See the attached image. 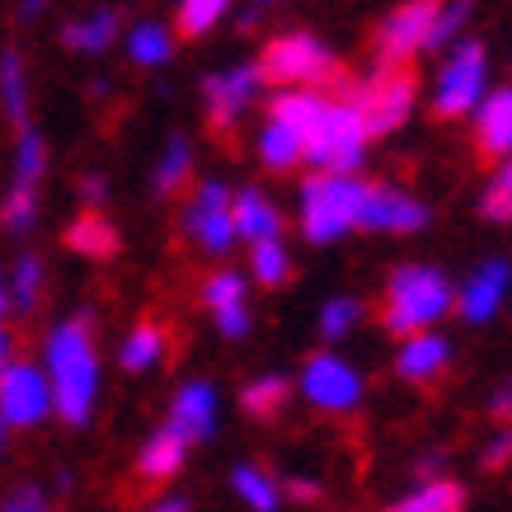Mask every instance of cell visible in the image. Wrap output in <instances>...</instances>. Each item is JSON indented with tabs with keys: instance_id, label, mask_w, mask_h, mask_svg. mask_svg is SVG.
Wrapping results in <instances>:
<instances>
[{
	"instance_id": "4dcf8cb0",
	"label": "cell",
	"mask_w": 512,
	"mask_h": 512,
	"mask_svg": "<svg viewBox=\"0 0 512 512\" xmlns=\"http://www.w3.org/2000/svg\"><path fill=\"white\" fill-rule=\"evenodd\" d=\"M127 57L132 66H165L174 57V33L160 19H141L127 29Z\"/></svg>"
},
{
	"instance_id": "ffe728a7",
	"label": "cell",
	"mask_w": 512,
	"mask_h": 512,
	"mask_svg": "<svg viewBox=\"0 0 512 512\" xmlns=\"http://www.w3.org/2000/svg\"><path fill=\"white\" fill-rule=\"evenodd\" d=\"M184 456H188V442L174 433L170 423H160L156 433H151L137 447V461H132V470H137L141 484H165V480H174V475H179Z\"/></svg>"
},
{
	"instance_id": "d6986e66",
	"label": "cell",
	"mask_w": 512,
	"mask_h": 512,
	"mask_svg": "<svg viewBox=\"0 0 512 512\" xmlns=\"http://www.w3.org/2000/svg\"><path fill=\"white\" fill-rule=\"evenodd\" d=\"M451 362V343L442 339V334H409V339L400 343V353H395V372L409 381V386H428V381H437V376L447 372Z\"/></svg>"
},
{
	"instance_id": "60d3db41",
	"label": "cell",
	"mask_w": 512,
	"mask_h": 512,
	"mask_svg": "<svg viewBox=\"0 0 512 512\" xmlns=\"http://www.w3.org/2000/svg\"><path fill=\"white\" fill-rule=\"evenodd\" d=\"M409 475H419V484L442 480V475H447V451H423L419 461H414V470H409Z\"/></svg>"
},
{
	"instance_id": "ee69618b",
	"label": "cell",
	"mask_w": 512,
	"mask_h": 512,
	"mask_svg": "<svg viewBox=\"0 0 512 512\" xmlns=\"http://www.w3.org/2000/svg\"><path fill=\"white\" fill-rule=\"evenodd\" d=\"M146 512H193V508H188V498H160L156 508H146Z\"/></svg>"
},
{
	"instance_id": "b9f144b4",
	"label": "cell",
	"mask_w": 512,
	"mask_h": 512,
	"mask_svg": "<svg viewBox=\"0 0 512 512\" xmlns=\"http://www.w3.org/2000/svg\"><path fill=\"white\" fill-rule=\"evenodd\" d=\"M282 494L296 498V503H320L325 489H320L315 480H306V475H287V480H282Z\"/></svg>"
},
{
	"instance_id": "d4e9b609",
	"label": "cell",
	"mask_w": 512,
	"mask_h": 512,
	"mask_svg": "<svg viewBox=\"0 0 512 512\" xmlns=\"http://www.w3.org/2000/svg\"><path fill=\"white\" fill-rule=\"evenodd\" d=\"M66 249H76L80 259H113L118 254V231L104 212H80L71 226L62 231Z\"/></svg>"
},
{
	"instance_id": "1f68e13d",
	"label": "cell",
	"mask_w": 512,
	"mask_h": 512,
	"mask_svg": "<svg viewBox=\"0 0 512 512\" xmlns=\"http://www.w3.org/2000/svg\"><path fill=\"white\" fill-rule=\"evenodd\" d=\"M259 160H264L273 174L292 170L296 160H306V141L296 137L292 127H282V123H273V118H268V123L259 127Z\"/></svg>"
},
{
	"instance_id": "603a6c76",
	"label": "cell",
	"mask_w": 512,
	"mask_h": 512,
	"mask_svg": "<svg viewBox=\"0 0 512 512\" xmlns=\"http://www.w3.org/2000/svg\"><path fill=\"white\" fill-rule=\"evenodd\" d=\"M287 404H292V381H287L282 372H259L254 381L240 386V409L259 423H273Z\"/></svg>"
},
{
	"instance_id": "5bb4252c",
	"label": "cell",
	"mask_w": 512,
	"mask_h": 512,
	"mask_svg": "<svg viewBox=\"0 0 512 512\" xmlns=\"http://www.w3.org/2000/svg\"><path fill=\"white\" fill-rule=\"evenodd\" d=\"M433 221V212L423 207L419 198H409L390 184H367V198H362V221L357 231H381V235H414Z\"/></svg>"
},
{
	"instance_id": "d6a6232c",
	"label": "cell",
	"mask_w": 512,
	"mask_h": 512,
	"mask_svg": "<svg viewBox=\"0 0 512 512\" xmlns=\"http://www.w3.org/2000/svg\"><path fill=\"white\" fill-rule=\"evenodd\" d=\"M249 273H254V282L259 287H287V278H292V254H287V245L282 240H259V245H249Z\"/></svg>"
},
{
	"instance_id": "2e32d148",
	"label": "cell",
	"mask_w": 512,
	"mask_h": 512,
	"mask_svg": "<svg viewBox=\"0 0 512 512\" xmlns=\"http://www.w3.org/2000/svg\"><path fill=\"white\" fill-rule=\"evenodd\" d=\"M508 287H512L508 259H484V264L456 287V315H461L466 325H489L498 315V306H503Z\"/></svg>"
},
{
	"instance_id": "8fae6325",
	"label": "cell",
	"mask_w": 512,
	"mask_h": 512,
	"mask_svg": "<svg viewBox=\"0 0 512 512\" xmlns=\"http://www.w3.org/2000/svg\"><path fill=\"white\" fill-rule=\"evenodd\" d=\"M264 90V71L259 62H240L231 71H212V76H202V109H207V127L226 137L235 132V123L245 118V109L259 99Z\"/></svg>"
},
{
	"instance_id": "e0dca14e",
	"label": "cell",
	"mask_w": 512,
	"mask_h": 512,
	"mask_svg": "<svg viewBox=\"0 0 512 512\" xmlns=\"http://www.w3.org/2000/svg\"><path fill=\"white\" fill-rule=\"evenodd\" d=\"M184 442H212L217 437V390L207 381H184L174 390L170 419H165Z\"/></svg>"
},
{
	"instance_id": "d590c367",
	"label": "cell",
	"mask_w": 512,
	"mask_h": 512,
	"mask_svg": "<svg viewBox=\"0 0 512 512\" xmlns=\"http://www.w3.org/2000/svg\"><path fill=\"white\" fill-rule=\"evenodd\" d=\"M470 15H475V0H442L437 5V19H433V38H428V52H437V47H456L461 43V29L470 24Z\"/></svg>"
},
{
	"instance_id": "7bdbcfd3",
	"label": "cell",
	"mask_w": 512,
	"mask_h": 512,
	"mask_svg": "<svg viewBox=\"0 0 512 512\" xmlns=\"http://www.w3.org/2000/svg\"><path fill=\"white\" fill-rule=\"evenodd\" d=\"M104 198H109V184H104L99 174H85V179H80V202H85V212H99Z\"/></svg>"
},
{
	"instance_id": "9a60e30c",
	"label": "cell",
	"mask_w": 512,
	"mask_h": 512,
	"mask_svg": "<svg viewBox=\"0 0 512 512\" xmlns=\"http://www.w3.org/2000/svg\"><path fill=\"white\" fill-rule=\"evenodd\" d=\"M202 306L212 311L217 320L221 339H245L249 334V287H245V273L235 268H217L202 278Z\"/></svg>"
},
{
	"instance_id": "e575fe53",
	"label": "cell",
	"mask_w": 512,
	"mask_h": 512,
	"mask_svg": "<svg viewBox=\"0 0 512 512\" xmlns=\"http://www.w3.org/2000/svg\"><path fill=\"white\" fill-rule=\"evenodd\" d=\"M231 10V0H179V10H174V24L184 38H202L207 29H217L221 19Z\"/></svg>"
},
{
	"instance_id": "52a82bcc",
	"label": "cell",
	"mask_w": 512,
	"mask_h": 512,
	"mask_svg": "<svg viewBox=\"0 0 512 512\" xmlns=\"http://www.w3.org/2000/svg\"><path fill=\"white\" fill-rule=\"evenodd\" d=\"M47 174V146L38 127H24L15 132V174H10V188L0 198V231L5 235H29L38 226V188H43Z\"/></svg>"
},
{
	"instance_id": "7a4b0ae2",
	"label": "cell",
	"mask_w": 512,
	"mask_h": 512,
	"mask_svg": "<svg viewBox=\"0 0 512 512\" xmlns=\"http://www.w3.org/2000/svg\"><path fill=\"white\" fill-rule=\"evenodd\" d=\"M447 311H456V287L447 282V273L433 264H400L386 282V311L381 325L390 334H423V329L442 320Z\"/></svg>"
},
{
	"instance_id": "7402d4cb",
	"label": "cell",
	"mask_w": 512,
	"mask_h": 512,
	"mask_svg": "<svg viewBox=\"0 0 512 512\" xmlns=\"http://www.w3.org/2000/svg\"><path fill=\"white\" fill-rule=\"evenodd\" d=\"M329 109V94L325 90H278L268 99V118L282 127H292L301 141H311V132L320 127Z\"/></svg>"
},
{
	"instance_id": "cb8c5ba5",
	"label": "cell",
	"mask_w": 512,
	"mask_h": 512,
	"mask_svg": "<svg viewBox=\"0 0 512 512\" xmlns=\"http://www.w3.org/2000/svg\"><path fill=\"white\" fill-rule=\"evenodd\" d=\"M118 10L113 5H104V10H90V15L71 19L62 29V43L71 47V52H85V57H99V52H109V43L118 38Z\"/></svg>"
},
{
	"instance_id": "681fc988",
	"label": "cell",
	"mask_w": 512,
	"mask_h": 512,
	"mask_svg": "<svg viewBox=\"0 0 512 512\" xmlns=\"http://www.w3.org/2000/svg\"><path fill=\"white\" fill-rule=\"evenodd\" d=\"M259 5H273V0H259Z\"/></svg>"
},
{
	"instance_id": "484cf974",
	"label": "cell",
	"mask_w": 512,
	"mask_h": 512,
	"mask_svg": "<svg viewBox=\"0 0 512 512\" xmlns=\"http://www.w3.org/2000/svg\"><path fill=\"white\" fill-rule=\"evenodd\" d=\"M165 353H170L165 325H160V320H141V325H132L123 348H118V362H123V372L137 376V372H151L156 362H165Z\"/></svg>"
},
{
	"instance_id": "c3c4849f",
	"label": "cell",
	"mask_w": 512,
	"mask_h": 512,
	"mask_svg": "<svg viewBox=\"0 0 512 512\" xmlns=\"http://www.w3.org/2000/svg\"><path fill=\"white\" fill-rule=\"evenodd\" d=\"M5 442H10V428H5V423H0V451H5Z\"/></svg>"
},
{
	"instance_id": "74e56055",
	"label": "cell",
	"mask_w": 512,
	"mask_h": 512,
	"mask_svg": "<svg viewBox=\"0 0 512 512\" xmlns=\"http://www.w3.org/2000/svg\"><path fill=\"white\" fill-rule=\"evenodd\" d=\"M480 217L484 221H512V156L503 160V170L489 179L480 193Z\"/></svg>"
},
{
	"instance_id": "ba28073f",
	"label": "cell",
	"mask_w": 512,
	"mask_h": 512,
	"mask_svg": "<svg viewBox=\"0 0 512 512\" xmlns=\"http://www.w3.org/2000/svg\"><path fill=\"white\" fill-rule=\"evenodd\" d=\"M484 80H489V47L480 38H461L447 52L433 85V113L437 118H466L480 109Z\"/></svg>"
},
{
	"instance_id": "4316f807",
	"label": "cell",
	"mask_w": 512,
	"mask_h": 512,
	"mask_svg": "<svg viewBox=\"0 0 512 512\" xmlns=\"http://www.w3.org/2000/svg\"><path fill=\"white\" fill-rule=\"evenodd\" d=\"M0 113L10 118L15 132L29 127V76H24L19 47H5V52H0Z\"/></svg>"
},
{
	"instance_id": "f1b7e54d",
	"label": "cell",
	"mask_w": 512,
	"mask_h": 512,
	"mask_svg": "<svg viewBox=\"0 0 512 512\" xmlns=\"http://www.w3.org/2000/svg\"><path fill=\"white\" fill-rule=\"evenodd\" d=\"M386 512H466V489L442 475V480H428L404 498H395Z\"/></svg>"
},
{
	"instance_id": "7c38bea8",
	"label": "cell",
	"mask_w": 512,
	"mask_h": 512,
	"mask_svg": "<svg viewBox=\"0 0 512 512\" xmlns=\"http://www.w3.org/2000/svg\"><path fill=\"white\" fill-rule=\"evenodd\" d=\"M437 5L442 0H404V5H395L376 29V66H404L419 52H428Z\"/></svg>"
},
{
	"instance_id": "44dd1931",
	"label": "cell",
	"mask_w": 512,
	"mask_h": 512,
	"mask_svg": "<svg viewBox=\"0 0 512 512\" xmlns=\"http://www.w3.org/2000/svg\"><path fill=\"white\" fill-rule=\"evenodd\" d=\"M231 217H235V240H249V245H259V240H282L278 202L268 198V193H259V188H235Z\"/></svg>"
},
{
	"instance_id": "3957f363",
	"label": "cell",
	"mask_w": 512,
	"mask_h": 512,
	"mask_svg": "<svg viewBox=\"0 0 512 512\" xmlns=\"http://www.w3.org/2000/svg\"><path fill=\"white\" fill-rule=\"evenodd\" d=\"M367 184L357 174H311L301 184V235L311 245H334L362 221Z\"/></svg>"
},
{
	"instance_id": "8992f818",
	"label": "cell",
	"mask_w": 512,
	"mask_h": 512,
	"mask_svg": "<svg viewBox=\"0 0 512 512\" xmlns=\"http://www.w3.org/2000/svg\"><path fill=\"white\" fill-rule=\"evenodd\" d=\"M259 71H264V80L282 85V90H320L325 80L339 76V57L315 33H278L264 47Z\"/></svg>"
},
{
	"instance_id": "ac0fdd59",
	"label": "cell",
	"mask_w": 512,
	"mask_h": 512,
	"mask_svg": "<svg viewBox=\"0 0 512 512\" xmlns=\"http://www.w3.org/2000/svg\"><path fill=\"white\" fill-rule=\"evenodd\" d=\"M475 156L480 160L512 156V85L480 99V109H475Z\"/></svg>"
},
{
	"instance_id": "5b68a950",
	"label": "cell",
	"mask_w": 512,
	"mask_h": 512,
	"mask_svg": "<svg viewBox=\"0 0 512 512\" xmlns=\"http://www.w3.org/2000/svg\"><path fill=\"white\" fill-rule=\"evenodd\" d=\"M414 94H419V85H414L409 66H376L362 85H348L343 99H353V109L362 113L367 137H390V132H400L409 123Z\"/></svg>"
},
{
	"instance_id": "6da1fadb",
	"label": "cell",
	"mask_w": 512,
	"mask_h": 512,
	"mask_svg": "<svg viewBox=\"0 0 512 512\" xmlns=\"http://www.w3.org/2000/svg\"><path fill=\"white\" fill-rule=\"evenodd\" d=\"M43 376L52 386V414L71 428H85L94 419V400H99V348H94L90 311L66 315L47 329Z\"/></svg>"
},
{
	"instance_id": "7dc6e473",
	"label": "cell",
	"mask_w": 512,
	"mask_h": 512,
	"mask_svg": "<svg viewBox=\"0 0 512 512\" xmlns=\"http://www.w3.org/2000/svg\"><path fill=\"white\" fill-rule=\"evenodd\" d=\"M10 311H15V306H10V282L0 278V320H5Z\"/></svg>"
},
{
	"instance_id": "4fadbf2b",
	"label": "cell",
	"mask_w": 512,
	"mask_h": 512,
	"mask_svg": "<svg viewBox=\"0 0 512 512\" xmlns=\"http://www.w3.org/2000/svg\"><path fill=\"white\" fill-rule=\"evenodd\" d=\"M52 414V386L38 362H10L0 372V423L15 428H38Z\"/></svg>"
},
{
	"instance_id": "8d00e7d4",
	"label": "cell",
	"mask_w": 512,
	"mask_h": 512,
	"mask_svg": "<svg viewBox=\"0 0 512 512\" xmlns=\"http://www.w3.org/2000/svg\"><path fill=\"white\" fill-rule=\"evenodd\" d=\"M357 320H362V301L357 296H334V301L320 306V334H325V343L348 339L357 329Z\"/></svg>"
},
{
	"instance_id": "9c48e42d",
	"label": "cell",
	"mask_w": 512,
	"mask_h": 512,
	"mask_svg": "<svg viewBox=\"0 0 512 512\" xmlns=\"http://www.w3.org/2000/svg\"><path fill=\"white\" fill-rule=\"evenodd\" d=\"M231 188L221 184V179H202L193 188V198L184 202V212H179V235H188L202 254H226L235 245V217H231Z\"/></svg>"
},
{
	"instance_id": "83f0119b",
	"label": "cell",
	"mask_w": 512,
	"mask_h": 512,
	"mask_svg": "<svg viewBox=\"0 0 512 512\" xmlns=\"http://www.w3.org/2000/svg\"><path fill=\"white\" fill-rule=\"evenodd\" d=\"M231 489L249 512H278L282 508V480L268 475L264 466H254V461H240V466L231 470Z\"/></svg>"
},
{
	"instance_id": "f6af8a7d",
	"label": "cell",
	"mask_w": 512,
	"mask_h": 512,
	"mask_svg": "<svg viewBox=\"0 0 512 512\" xmlns=\"http://www.w3.org/2000/svg\"><path fill=\"white\" fill-rule=\"evenodd\" d=\"M15 362V348H10V334H5V325H0V372Z\"/></svg>"
},
{
	"instance_id": "f35d334b",
	"label": "cell",
	"mask_w": 512,
	"mask_h": 512,
	"mask_svg": "<svg viewBox=\"0 0 512 512\" xmlns=\"http://www.w3.org/2000/svg\"><path fill=\"white\" fill-rule=\"evenodd\" d=\"M0 512H57V498L47 494L43 484H19L0 498Z\"/></svg>"
},
{
	"instance_id": "bcb514c9",
	"label": "cell",
	"mask_w": 512,
	"mask_h": 512,
	"mask_svg": "<svg viewBox=\"0 0 512 512\" xmlns=\"http://www.w3.org/2000/svg\"><path fill=\"white\" fill-rule=\"evenodd\" d=\"M47 5H52V0H24V5H19V15H24V19H38Z\"/></svg>"
},
{
	"instance_id": "277c9868",
	"label": "cell",
	"mask_w": 512,
	"mask_h": 512,
	"mask_svg": "<svg viewBox=\"0 0 512 512\" xmlns=\"http://www.w3.org/2000/svg\"><path fill=\"white\" fill-rule=\"evenodd\" d=\"M367 123L353 109V99H329L325 118L306 141V165L315 174H357L367 160Z\"/></svg>"
},
{
	"instance_id": "f546056e",
	"label": "cell",
	"mask_w": 512,
	"mask_h": 512,
	"mask_svg": "<svg viewBox=\"0 0 512 512\" xmlns=\"http://www.w3.org/2000/svg\"><path fill=\"white\" fill-rule=\"evenodd\" d=\"M188 174H193V146H188V137H179V132H174V137L165 141L160 160H156L151 193H156V198H174V193L188 184Z\"/></svg>"
},
{
	"instance_id": "ab89813d",
	"label": "cell",
	"mask_w": 512,
	"mask_h": 512,
	"mask_svg": "<svg viewBox=\"0 0 512 512\" xmlns=\"http://www.w3.org/2000/svg\"><path fill=\"white\" fill-rule=\"evenodd\" d=\"M480 466L484 470H503V466H512V423H503L489 442H484V451H480Z\"/></svg>"
},
{
	"instance_id": "30bf717a",
	"label": "cell",
	"mask_w": 512,
	"mask_h": 512,
	"mask_svg": "<svg viewBox=\"0 0 512 512\" xmlns=\"http://www.w3.org/2000/svg\"><path fill=\"white\" fill-rule=\"evenodd\" d=\"M301 395L320 414H348V409L362 404V372L334 348H320L301 367Z\"/></svg>"
},
{
	"instance_id": "836d02e7",
	"label": "cell",
	"mask_w": 512,
	"mask_h": 512,
	"mask_svg": "<svg viewBox=\"0 0 512 512\" xmlns=\"http://www.w3.org/2000/svg\"><path fill=\"white\" fill-rule=\"evenodd\" d=\"M43 278H47L43 259H38V254H19L15 268H10V306H15L19 315H33L38 296H43Z\"/></svg>"
}]
</instances>
